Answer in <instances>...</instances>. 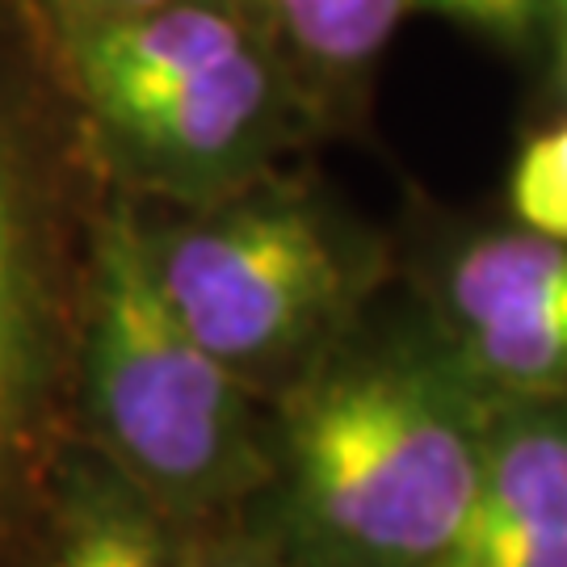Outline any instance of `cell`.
Listing matches in <instances>:
<instances>
[{"instance_id":"obj_13","label":"cell","mask_w":567,"mask_h":567,"mask_svg":"<svg viewBox=\"0 0 567 567\" xmlns=\"http://www.w3.org/2000/svg\"><path fill=\"white\" fill-rule=\"evenodd\" d=\"M173 4H189V0H34V9H39V18L47 21L51 34L81 30V25H102V21L140 18V13H156V9H173Z\"/></svg>"},{"instance_id":"obj_8","label":"cell","mask_w":567,"mask_h":567,"mask_svg":"<svg viewBox=\"0 0 567 567\" xmlns=\"http://www.w3.org/2000/svg\"><path fill=\"white\" fill-rule=\"evenodd\" d=\"M30 567H189L185 526L76 442L60 463Z\"/></svg>"},{"instance_id":"obj_2","label":"cell","mask_w":567,"mask_h":567,"mask_svg":"<svg viewBox=\"0 0 567 567\" xmlns=\"http://www.w3.org/2000/svg\"><path fill=\"white\" fill-rule=\"evenodd\" d=\"M114 185L34 0H0V567H30L68 450Z\"/></svg>"},{"instance_id":"obj_12","label":"cell","mask_w":567,"mask_h":567,"mask_svg":"<svg viewBox=\"0 0 567 567\" xmlns=\"http://www.w3.org/2000/svg\"><path fill=\"white\" fill-rule=\"evenodd\" d=\"M416 13H433L492 39H522L547 18V0H416Z\"/></svg>"},{"instance_id":"obj_10","label":"cell","mask_w":567,"mask_h":567,"mask_svg":"<svg viewBox=\"0 0 567 567\" xmlns=\"http://www.w3.org/2000/svg\"><path fill=\"white\" fill-rule=\"evenodd\" d=\"M508 206L517 227L567 244V122L526 140L508 173Z\"/></svg>"},{"instance_id":"obj_15","label":"cell","mask_w":567,"mask_h":567,"mask_svg":"<svg viewBox=\"0 0 567 567\" xmlns=\"http://www.w3.org/2000/svg\"><path fill=\"white\" fill-rule=\"evenodd\" d=\"M564 25V72H567V21H559Z\"/></svg>"},{"instance_id":"obj_3","label":"cell","mask_w":567,"mask_h":567,"mask_svg":"<svg viewBox=\"0 0 567 567\" xmlns=\"http://www.w3.org/2000/svg\"><path fill=\"white\" fill-rule=\"evenodd\" d=\"M51 39L105 177L143 206L224 203L324 131L257 0H189Z\"/></svg>"},{"instance_id":"obj_5","label":"cell","mask_w":567,"mask_h":567,"mask_svg":"<svg viewBox=\"0 0 567 567\" xmlns=\"http://www.w3.org/2000/svg\"><path fill=\"white\" fill-rule=\"evenodd\" d=\"M140 231L168 307L269 408L362 324L383 282L379 244L286 168L210 206L140 203Z\"/></svg>"},{"instance_id":"obj_14","label":"cell","mask_w":567,"mask_h":567,"mask_svg":"<svg viewBox=\"0 0 567 567\" xmlns=\"http://www.w3.org/2000/svg\"><path fill=\"white\" fill-rule=\"evenodd\" d=\"M547 18L567 21V0H547Z\"/></svg>"},{"instance_id":"obj_6","label":"cell","mask_w":567,"mask_h":567,"mask_svg":"<svg viewBox=\"0 0 567 567\" xmlns=\"http://www.w3.org/2000/svg\"><path fill=\"white\" fill-rule=\"evenodd\" d=\"M437 324L496 395H567V244L492 231L437 278Z\"/></svg>"},{"instance_id":"obj_9","label":"cell","mask_w":567,"mask_h":567,"mask_svg":"<svg viewBox=\"0 0 567 567\" xmlns=\"http://www.w3.org/2000/svg\"><path fill=\"white\" fill-rule=\"evenodd\" d=\"M274 42L299 76L320 122L362 102L374 68L416 0H257Z\"/></svg>"},{"instance_id":"obj_4","label":"cell","mask_w":567,"mask_h":567,"mask_svg":"<svg viewBox=\"0 0 567 567\" xmlns=\"http://www.w3.org/2000/svg\"><path fill=\"white\" fill-rule=\"evenodd\" d=\"M76 429L182 526L248 513L274 484V408L168 307L122 189L89 286Z\"/></svg>"},{"instance_id":"obj_7","label":"cell","mask_w":567,"mask_h":567,"mask_svg":"<svg viewBox=\"0 0 567 567\" xmlns=\"http://www.w3.org/2000/svg\"><path fill=\"white\" fill-rule=\"evenodd\" d=\"M442 567H567V395H501L484 484Z\"/></svg>"},{"instance_id":"obj_1","label":"cell","mask_w":567,"mask_h":567,"mask_svg":"<svg viewBox=\"0 0 567 567\" xmlns=\"http://www.w3.org/2000/svg\"><path fill=\"white\" fill-rule=\"evenodd\" d=\"M496 408L437 320H362L274 400V484L252 513L303 567H442L484 484Z\"/></svg>"},{"instance_id":"obj_11","label":"cell","mask_w":567,"mask_h":567,"mask_svg":"<svg viewBox=\"0 0 567 567\" xmlns=\"http://www.w3.org/2000/svg\"><path fill=\"white\" fill-rule=\"evenodd\" d=\"M185 559L189 567H303L252 508L203 526H185Z\"/></svg>"}]
</instances>
